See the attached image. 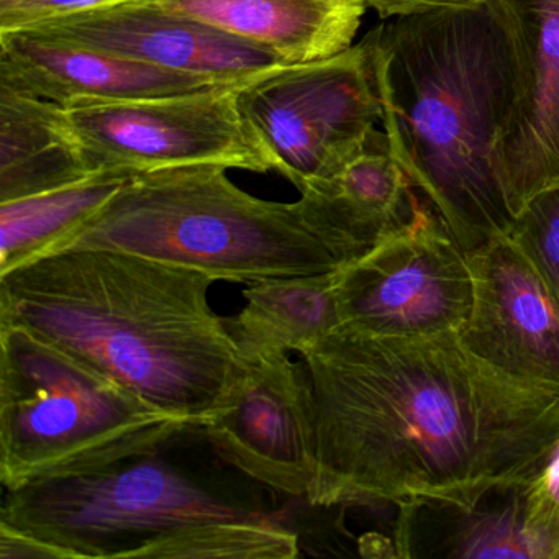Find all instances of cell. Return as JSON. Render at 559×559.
Segmentation results:
<instances>
[{
	"mask_svg": "<svg viewBox=\"0 0 559 559\" xmlns=\"http://www.w3.org/2000/svg\"><path fill=\"white\" fill-rule=\"evenodd\" d=\"M336 273L267 277L248 284L243 309L225 317L243 359L300 353L338 329Z\"/></svg>",
	"mask_w": 559,
	"mask_h": 559,
	"instance_id": "17",
	"label": "cell"
},
{
	"mask_svg": "<svg viewBox=\"0 0 559 559\" xmlns=\"http://www.w3.org/2000/svg\"><path fill=\"white\" fill-rule=\"evenodd\" d=\"M515 60V99L499 143V175L513 217L559 186V0H490Z\"/></svg>",
	"mask_w": 559,
	"mask_h": 559,
	"instance_id": "12",
	"label": "cell"
},
{
	"mask_svg": "<svg viewBox=\"0 0 559 559\" xmlns=\"http://www.w3.org/2000/svg\"><path fill=\"white\" fill-rule=\"evenodd\" d=\"M189 428L47 340L0 325L5 492L153 453Z\"/></svg>",
	"mask_w": 559,
	"mask_h": 559,
	"instance_id": "6",
	"label": "cell"
},
{
	"mask_svg": "<svg viewBox=\"0 0 559 559\" xmlns=\"http://www.w3.org/2000/svg\"><path fill=\"white\" fill-rule=\"evenodd\" d=\"M340 326L378 336L460 333L474 304L469 257L430 202L336 273Z\"/></svg>",
	"mask_w": 559,
	"mask_h": 559,
	"instance_id": "9",
	"label": "cell"
},
{
	"mask_svg": "<svg viewBox=\"0 0 559 559\" xmlns=\"http://www.w3.org/2000/svg\"><path fill=\"white\" fill-rule=\"evenodd\" d=\"M238 86L80 100L61 106L63 122L91 175L133 176L201 165L267 173L273 159L241 110Z\"/></svg>",
	"mask_w": 559,
	"mask_h": 559,
	"instance_id": "7",
	"label": "cell"
},
{
	"mask_svg": "<svg viewBox=\"0 0 559 559\" xmlns=\"http://www.w3.org/2000/svg\"><path fill=\"white\" fill-rule=\"evenodd\" d=\"M225 171L201 165L130 176L44 257L83 248L123 251L215 281L250 284L333 273L366 253L310 199L263 201L241 191Z\"/></svg>",
	"mask_w": 559,
	"mask_h": 559,
	"instance_id": "5",
	"label": "cell"
},
{
	"mask_svg": "<svg viewBox=\"0 0 559 559\" xmlns=\"http://www.w3.org/2000/svg\"><path fill=\"white\" fill-rule=\"evenodd\" d=\"M91 176L63 122V107L0 86V202Z\"/></svg>",
	"mask_w": 559,
	"mask_h": 559,
	"instance_id": "18",
	"label": "cell"
},
{
	"mask_svg": "<svg viewBox=\"0 0 559 559\" xmlns=\"http://www.w3.org/2000/svg\"><path fill=\"white\" fill-rule=\"evenodd\" d=\"M214 283L123 251H60L0 276V325L28 330L202 428L230 407L245 365L209 302Z\"/></svg>",
	"mask_w": 559,
	"mask_h": 559,
	"instance_id": "2",
	"label": "cell"
},
{
	"mask_svg": "<svg viewBox=\"0 0 559 559\" xmlns=\"http://www.w3.org/2000/svg\"><path fill=\"white\" fill-rule=\"evenodd\" d=\"M17 0H0V9L9 8V5L14 4Z\"/></svg>",
	"mask_w": 559,
	"mask_h": 559,
	"instance_id": "25",
	"label": "cell"
},
{
	"mask_svg": "<svg viewBox=\"0 0 559 559\" xmlns=\"http://www.w3.org/2000/svg\"><path fill=\"white\" fill-rule=\"evenodd\" d=\"M484 0H365L366 8L374 9L382 19L405 17L435 9L474 8Z\"/></svg>",
	"mask_w": 559,
	"mask_h": 559,
	"instance_id": "24",
	"label": "cell"
},
{
	"mask_svg": "<svg viewBox=\"0 0 559 559\" xmlns=\"http://www.w3.org/2000/svg\"><path fill=\"white\" fill-rule=\"evenodd\" d=\"M212 451L261 486L307 499L317 476L312 385L287 353L245 359L230 407L201 428Z\"/></svg>",
	"mask_w": 559,
	"mask_h": 559,
	"instance_id": "10",
	"label": "cell"
},
{
	"mask_svg": "<svg viewBox=\"0 0 559 559\" xmlns=\"http://www.w3.org/2000/svg\"><path fill=\"white\" fill-rule=\"evenodd\" d=\"M168 444V443H166ZM165 444V447H166ZM165 447L8 490L2 558L293 559L286 512L181 466Z\"/></svg>",
	"mask_w": 559,
	"mask_h": 559,
	"instance_id": "4",
	"label": "cell"
},
{
	"mask_svg": "<svg viewBox=\"0 0 559 559\" xmlns=\"http://www.w3.org/2000/svg\"><path fill=\"white\" fill-rule=\"evenodd\" d=\"M0 86L64 107L80 100L145 99L227 84L80 45L0 32Z\"/></svg>",
	"mask_w": 559,
	"mask_h": 559,
	"instance_id": "14",
	"label": "cell"
},
{
	"mask_svg": "<svg viewBox=\"0 0 559 559\" xmlns=\"http://www.w3.org/2000/svg\"><path fill=\"white\" fill-rule=\"evenodd\" d=\"M129 178L96 173L53 191L0 202V276L44 257L109 202Z\"/></svg>",
	"mask_w": 559,
	"mask_h": 559,
	"instance_id": "20",
	"label": "cell"
},
{
	"mask_svg": "<svg viewBox=\"0 0 559 559\" xmlns=\"http://www.w3.org/2000/svg\"><path fill=\"white\" fill-rule=\"evenodd\" d=\"M525 522L543 559H559V451L525 489Z\"/></svg>",
	"mask_w": 559,
	"mask_h": 559,
	"instance_id": "22",
	"label": "cell"
},
{
	"mask_svg": "<svg viewBox=\"0 0 559 559\" xmlns=\"http://www.w3.org/2000/svg\"><path fill=\"white\" fill-rule=\"evenodd\" d=\"M312 385L316 507H474L559 451V388L513 378L460 333L333 330L299 353Z\"/></svg>",
	"mask_w": 559,
	"mask_h": 559,
	"instance_id": "1",
	"label": "cell"
},
{
	"mask_svg": "<svg viewBox=\"0 0 559 559\" xmlns=\"http://www.w3.org/2000/svg\"><path fill=\"white\" fill-rule=\"evenodd\" d=\"M509 238L559 304V186L539 192L519 212Z\"/></svg>",
	"mask_w": 559,
	"mask_h": 559,
	"instance_id": "21",
	"label": "cell"
},
{
	"mask_svg": "<svg viewBox=\"0 0 559 559\" xmlns=\"http://www.w3.org/2000/svg\"><path fill=\"white\" fill-rule=\"evenodd\" d=\"M474 304L460 332L474 355L513 378L559 388V304L509 237L467 251Z\"/></svg>",
	"mask_w": 559,
	"mask_h": 559,
	"instance_id": "13",
	"label": "cell"
},
{
	"mask_svg": "<svg viewBox=\"0 0 559 559\" xmlns=\"http://www.w3.org/2000/svg\"><path fill=\"white\" fill-rule=\"evenodd\" d=\"M159 8L253 45L284 64L352 48L365 0H152Z\"/></svg>",
	"mask_w": 559,
	"mask_h": 559,
	"instance_id": "15",
	"label": "cell"
},
{
	"mask_svg": "<svg viewBox=\"0 0 559 559\" xmlns=\"http://www.w3.org/2000/svg\"><path fill=\"white\" fill-rule=\"evenodd\" d=\"M388 150L464 251L509 237L499 143L515 99V60L499 11L435 9L365 38Z\"/></svg>",
	"mask_w": 559,
	"mask_h": 559,
	"instance_id": "3",
	"label": "cell"
},
{
	"mask_svg": "<svg viewBox=\"0 0 559 559\" xmlns=\"http://www.w3.org/2000/svg\"><path fill=\"white\" fill-rule=\"evenodd\" d=\"M14 32L93 48L227 86L247 83L284 67L273 55L166 11L152 0H127Z\"/></svg>",
	"mask_w": 559,
	"mask_h": 559,
	"instance_id": "11",
	"label": "cell"
},
{
	"mask_svg": "<svg viewBox=\"0 0 559 559\" xmlns=\"http://www.w3.org/2000/svg\"><path fill=\"white\" fill-rule=\"evenodd\" d=\"M374 136L342 171L300 194L366 253L408 221L417 199L411 179L389 153L388 140L382 148H372Z\"/></svg>",
	"mask_w": 559,
	"mask_h": 559,
	"instance_id": "19",
	"label": "cell"
},
{
	"mask_svg": "<svg viewBox=\"0 0 559 559\" xmlns=\"http://www.w3.org/2000/svg\"><path fill=\"white\" fill-rule=\"evenodd\" d=\"M238 103L273 169L300 194L361 155L382 119L365 41L310 63L284 64L238 86Z\"/></svg>",
	"mask_w": 559,
	"mask_h": 559,
	"instance_id": "8",
	"label": "cell"
},
{
	"mask_svg": "<svg viewBox=\"0 0 559 559\" xmlns=\"http://www.w3.org/2000/svg\"><path fill=\"white\" fill-rule=\"evenodd\" d=\"M120 2H127V0H17L9 8L0 9V32L22 31L38 22L120 4Z\"/></svg>",
	"mask_w": 559,
	"mask_h": 559,
	"instance_id": "23",
	"label": "cell"
},
{
	"mask_svg": "<svg viewBox=\"0 0 559 559\" xmlns=\"http://www.w3.org/2000/svg\"><path fill=\"white\" fill-rule=\"evenodd\" d=\"M526 486L492 490L469 509L444 502L399 507L395 556L543 559L526 530Z\"/></svg>",
	"mask_w": 559,
	"mask_h": 559,
	"instance_id": "16",
	"label": "cell"
}]
</instances>
